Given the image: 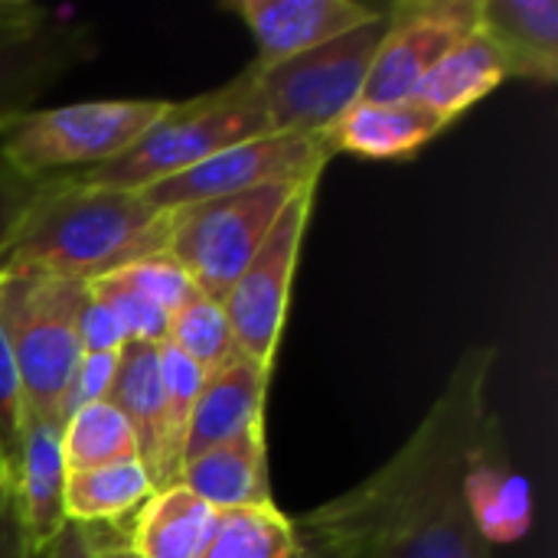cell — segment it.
<instances>
[{
    "label": "cell",
    "instance_id": "cell-21",
    "mask_svg": "<svg viewBox=\"0 0 558 558\" xmlns=\"http://www.w3.org/2000/svg\"><path fill=\"white\" fill-rule=\"evenodd\" d=\"M105 402H111L131 425L137 441V458L154 481L157 448H160V412H163L160 343L128 340L118 350V366Z\"/></svg>",
    "mask_w": 558,
    "mask_h": 558
},
{
    "label": "cell",
    "instance_id": "cell-34",
    "mask_svg": "<svg viewBox=\"0 0 558 558\" xmlns=\"http://www.w3.org/2000/svg\"><path fill=\"white\" fill-rule=\"evenodd\" d=\"M0 558H33L10 494H0Z\"/></svg>",
    "mask_w": 558,
    "mask_h": 558
},
{
    "label": "cell",
    "instance_id": "cell-1",
    "mask_svg": "<svg viewBox=\"0 0 558 558\" xmlns=\"http://www.w3.org/2000/svg\"><path fill=\"white\" fill-rule=\"evenodd\" d=\"M497 347L474 343L405 445L353 490L294 520L298 536L347 558H386L445 497L464 484L471 448L490 415Z\"/></svg>",
    "mask_w": 558,
    "mask_h": 558
},
{
    "label": "cell",
    "instance_id": "cell-18",
    "mask_svg": "<svg viewBox=\"0 0 558 558\" xmlns=\"http://www.w3.org/2000/svg\"><path fill=\"white\" fill-rule=\"evenodd\" d=\"M445 128L448 124L412 98L356 101L324 137L333 154H353L363 160H409Z\"/></svg>",
    "mask_w": 558,
    "mask_h": 558
},
{
    "label": "cell",
    "instance_id": "cell-35",
    "mask_svg": "<svg viewBox=\"0 0 558 558\" xmlns=\"http://www.w3.org/2000/svg\"><path fill=\"white\" fill-rule=\"evenodd\" d=\"M46 16V7L39 3H29V0H0V33H10V29H23L36 20Z\"/></svg>",
    "mask_w": 558,
    "mask_h": 558
},
{
    "label": "cell",
    "instance_id": "cell-8",
    "mask_svg": "<svg viewBox=\"0 0 558 558\" xmlns=\"http://www.w3.org/2000/svg\"><path fill=\"white\" fill-rule=\"evenodd\" d=\"M333 147L324 134H268L235 144L177 177L137 190L157 209H186L262 186H304L320 183Z\"/></svg>",
    "mask_w": 558,
    "mask_h": 558
},
{
    "label": "cell",
    "instance_id": "cell-3",
    "mask_svg": "<svg viewBox=\"0 0 558 558\" xmlns=\"http://www.w3.org/2000/svg\"><path fill=\"white\" fill-rule=\"evenodd\" d=\"M88 284L33 268H0V330L16 363L26 418L62 425L69 379L82 360L75 337Z\"/></svg>",
    "mask_w": 558,
    "mask_h": 558
},
{
    "label": "cell",
    "instance_id": "cell-2",
    "mask_svg": "<svg viewBox=\"0 0 558 558\" xmlns=\"http://www.w3.org/2000/svg\"><path fill=\"white\" fill-rule=\"evenodd\" d=\"M177 209L150 206L137 190L88 186L69 173L46 177L16 226L0 268H33L95 281L170 252Z\"/></svg>",
    "mask_w": 558,
    "mask_h": 558
},
{
    "label": "cell",
    "instance_id": "cell-16",
    "mask_svg": "<svg viewBox=\"0 0 558 558\" xmlns=\"http://www.w3.org/2000/svg\"><path fill=\"white\" fill-rule=\"evenodd\" d=\"M507 78L553 85L558 78L556 0H481V26Z\"/></svg>",
    "mask_w": 558,
    "mask_h": 558
},
{
    "label": "cell",
    "instance_id": "cell-37",
    "mask_svg": "<svg viewBox=\"0 0 558 558\" xmlns=\"http://www.w3.org/2000/svg\"><path fill=\"white\" fill-rule=\"evenodd\" d=\"M0 494H10V461L0 448Z\"/></svg>",
    "mask_w": 558,
    "mask_h": 558
},
{
    "label": "cell",
    "instance_id": "cell-28",
    "mask_svg": "<svg viewBox=\"0 0 558 558\" xmlns=\"http://www.w3.org/2000/svg\"><path fill=\"white\" fill-rule=\"evenodd\" d=\"M131 288H137L144 298H150L157 307H163L167 314H173L190 294H196L190 275L173 262L170 252L163 255H154V258H144L137 265H128L118 271Z\"/></svg>",
    "mask_w": 558,
    "mask_h": 558
},
{
    "label": "cell",
    "instance_id": "cell-22",
    "mask_svg": "<svg viewBox=\"0 0 558 558\" xmlns=\"http://www.w3.org/2000/svg\"><path fill=\"white\" fill-rule=\"evenodd\" d=\"M154 494V481L141 458L75 471L65 477V520L75 526H114L137 513Z\"/></svg>",
    "mask_w": 558,
    "mask_h": 558
},
{
    "label": "cell",
    "instance_id": "cell-23",
    "mask_svg": "<svg viewBox=\"0 0 558 558\" xmlns=\"http://www.w3.org/2000/svg\"><path fill=\"white\" fill-rule=\"evenodd\" d=\"M203 369L177 353L170 343H160V379H163V412H160V448L154 468V490L180 484L183 448L190 435L193 405L203 386Z\"/></svg>",
    "mask_w": 558,
    "mask_h": 558
},
{
    "label": "cell",
    "instance_id": "cell-29",
    "mask_svg": "<svg viewBox=\"0 0 558 558\" xmlns=\"http://www.w3.org/2000/svg\"><path fill=\"white\" fill-rule=\"evenodd\" d=\"M114 366H118V353H85L69 379L65 389V402H62V422L95 402L108 399L111 379H114Z\"/></svg>",
    "mask_w": 558,
    "mask_h": 558
},
{
    "label": "cell",
    "instance_id": "cell-27",
    "mask_svg": "<svg viewBox=\"0 0 558 558\" xmlns=\"http://www.w3.org/2000/svg\"><path fill=\"white\" fill-rule=\"evenodd\" d=\"M88 294L118 317L128 340H137V343H163L167 340L170 314L163 307H157L150 298H144L137 288H131L118 271L88 281Z\"/></svg>",
    "mask_w": 558,
    "mask_h": 558
},
{
    "label": "cell",
    "instance_id": "cell-5",
    "mask_svg": "<svg viewBox=\"0 0 558 558\" xmlns=\"http://www.w3.org/2000/svg\"><path fill=\"white\" fill-rule=\"evenodd\" d=\"M170 105L167 98H98L33 108L0 124V157L33 180L95 170L128 154Z\"/></svg>",
    "mask_w": 558,
    "mask_h": 558
},
{
    "label": "cell",
    "instance_id": "cell-25",
    "mask_svg": "<svg viewBox=\"0 0 558 558\" xmlns=\"http://www.w3.org/2000/svg\"><path fill=\"white\" fill-rule=\"evenodd\" d=\"M62 461L65 471H92L137 458V441L124 415L111 402H95L72 412L62 422Z\"/></svg>",
    "mask_w": 558,
    "mask_h": 558
},
{
    "label": "cell",
    "instance_id": "cell-15",
    "mask_svg": "<svg viewBox=\"0 0 558 558\" xmlns=\"http://www.w3.org/2000/svg\"><path fill=\"white\" fill-rule=\"evenodd\" d=\"M268 379H271V369L252 363L245 353H239L226 366L206 373L196 405H193L183 464L235 435H245V432L265 425Z\"/></svg>",
    "mask_w": 558,
    "mask_h": 558
},
{
    "label": "cell",
    "instance_id": "cell-10",
    "mask_svg": "<svg viewBox=\"0 0 558 558\" xmlns=\"http://www.w3.org/2000/svg\"><path fill=\"white\" fill-rule=\"evenodd\" d=\"M363 101H405L418 82L481 26V0H399Z\"/></svg>",
    "mask_w": 558,
    "mask_h": 558
},
{
    "label": "cell",
    "instance_id": "cell-26",
    "mask_svg": "<svg viewBox=\"0 0 558 558\" xmlns=\"http://www.w3.org/2000/svg\"><path fill=\"white\" fill-rule=\"evenodd\" d=\"M163 343H170L177 353H183L203 373H213V369H219L239 356V347H235V337H232V327H229L222 304L199 294V291L190 294L170 314Z\"/></svg>",
    "mask_w": 558,
    "mask_h": 558
},
{
    "label": "cell",
    "instance_id": "cell-9",
    "mask_svg": "<svg viewBox=\"0 0 558 558\" xmlns=\"http://www.w3.org/2000/svg\"><path fill=\"white\" fill-rule=\"evenodd\" d=\"M317 186L320 183H304L288 199L275 229L268 232V239L262 242V248L255 252V258L248 262V268L239 275V281L222 301L239 353H245L252 363L265 369H275V356L288 320L291 281L314 213Z\"/></svg>",
    "mask_w": 558,
    "mask_h": 558
},
{
    "label": "cell",
    "instance_id": "cell-17",
    "mask_svg": "<svg viewBox=\"0 0 558 558\" xmlns=\"http://www.w3.org/2000/svg\"><path fill=\"white\" fill-rule=\"evenodd\" d=\"M180 484L206 500L216 513L271 504L265 425L190 458L180 471Z\"/></svg>",
    "mask_w": 558,
    "mask_h": 558
},
{
    "label": "cell",
    "instance_id": "cell-4",
    "mask_svg": "<svg viewBox=\"0 0 558 558\" xmlns=\"http://www.w3.org/2000/svg\"><path fill=\"white\" fill-rule=\"evenodd\" d=\"M268 134H275V128L255 101L245 75L239 72L222 88H213L190 101H173L170 111L118 160L69 177L88 186L147 190L235 144Z\"/></svg>",
    "mask_w": 558,
    "mask_h": 558
},
{
    "label": "cell",
    "instance_id": "cell-30",
    "mask_svg": "<svg viewBox=\"0 0 558 558\" xmlns=\"http://www.w3.org/2000/svg\"><path fill=\"white\" fill-rule=\"evenodd\" d=\"M43 183H46V177L43 180L23 177L0 157V262L7 255V245H10L16 226L23 222V216L29 209V203L39 196Z\"/></svg>",
    "mask_w": 558,
    "mask_h": 558
},
{
    "label": "cell",
    "instance_id": "cell-6",
    "mask_svg": "<svg viewBox=\"0 0 558 558\" xmlns=\"http://www.w3.org/2000/svg\"><path fill=\"white\" fill-rule=\"evenodd\" d=\"M386 29L389 13L383 10L373 23L271 69L248 65L242 75L275 134H327L356 101H363Z\"/></svg>",
    "mask_w": 558,
    "mask_h": 558
},
{
    "label": "cell",
    "instance_id": "cell-14",
    "mask_svg": "<svg viewBox=\"0 0 558 558\" xmlns=\"http://www.w3.org/2000/svg\"><path fill=\"white\" fill-rule=\"evenodd\" d=\"M464 500L490 546L520 543L533 526V494L526 477L510 461L504 428L490 412L464 471Z\"/></svg>",
    "mask_w": 558,
    "mask_h": 558
},
{
    "label": "cell",
    "instance_id": "cell-20",
    "mask_svg": "<svg viewBox=\"0 0 558 558\" xmlns=\"http://www.w3.org/2000/svg\"><path fill=\"white\" fill-rule=\"evenodd\" d=\"M500 82H507V69L490 39L477 29L418 82L412 101L432 111L441 124H451L468 108L484 101Z\"/></svg>",
    "mask_w": 558,
    "mask_h": 558
},
{
    "label": "cell",
    "instance_id": "cell-31",
    "mask_svg": "<svg viewBox=\"0 0 558 558\" xmlns=\"http://www.w3.org/2000/svg\"><path fill=\"white\" fill-rule=\"evenodd\" d=\"M23 422H26L23 389H20L16 363H13L10 347H7L3 330H0V448H3V454H7V461H10L13 451H16Z\"/></svg>",
    "mask_w": 558,
    "mask_h": 558
},
{
    "label": "cell",
    "instance_id": "cell-13",
    "mask_svg": "<svg viewBox=\"0 0 558 558\" xmlns=\"http://www.w3.org/2000/svg\"><path fill=\"white\" fill-rule=\"evenodd\" d=\"M62 425L26 418L10 458V500L20 517L33 558H39L69 526L65 520V461Z\"/></svg>",
    "mask_w": 558,
    "mask_h": 558
},
{
    "label": "cell",
    "instance_id": "cell-36",
    "mask_svg": "<svg viewBox=\"0 0 558 558\" xmlns=\"http://www.w3.org/2000/svg\"><path fill=\"white\" fill-rule=\"evenodd\" d=\"M298 539H301V558H347L340 556L337 549L324 546V543H314V539H304V536H298Z\"/></svg>",
    "mask_w": 558,
    "mask_h": 558
},
{
    "label": "cell",
    "instance_id": "cell-19",
    "mask_svg": "<svg viewBox=\"0 0 558 558\" xmlns=\"http://www.w3.org/2000/svg\"><path fill=\"white\" fill-rule=\"evenodd\" d=\"M216 523V510L183 484L154 490L134 513L128 533L131 558H199Z\"/></svg>",
    "mask_w": 558,
    "mask_h": 558
},
{
    "label": "cell",
    "instance_id": "cell-32",
    "mask_svg": "<svg viewBox=\"0 0 558 558\" xmlns=\"http://www.w3.org/2000/svg\"><path fill=\"white\" fill-rule=\"evenodd\" d=\"M75 337H78V347H82V356L85 353H118L128 337L118 324V317L98 304L92 294L85 298V304L78 307V317H75Z\"/></svg>",
    "mask_w": 558,
    "mask_h": 558
},
{
    "label": "cell",
    "instance_id": "cell-24",
    "mask_svg": "<svg viewBox=\"0 0 558 558\" xmlns=\"http://www.w3.org/2000/svg\"><path fill=\"white\" fill-rule=\"evenodd\" d=\"M199 558H301V539L275 504L219 510Z\"/></svg>",
    "mask_w": 558,
    "mask_h": 558
},
{
    "label": "cell",
    "instance_id": "cell-12",
    "mask_svg": "<svg viewBox=\"0 0 558 558\" xmlns=\"http://www.w3.org/2000/svg\"><path fill=\"white\" fill-rule=\"evenodd\" d=\"M222 10L235 13L252 29L258 46L252 65L271 69L373 23L386 7L360 0H226Z\"/></svg>",
    "mask_w": 558,
    "mask_h": 558
},
{
    "label": "cell",
    "instance_id": "cell-33",
    "mask_svg": "<svg viewBox=\"0 0 558 558\" xmlns=\"http://www.w3.org/2000/svg\"><path fill=\"white\" fill-rule=\"evenodd\" d=\"M39 558H131L124 543H105L98 539L88 526L69 523L62 536L43 553Z\"/></svg>",
    "mask_w": 558,
    "mask_h": 558
},
{
    "label": "cell",
    "instance_id": "cell-11",
    "mask_svg": "<svg viewBox=\"0 0 558 558\" xmlns=\"http://www.w3.org/2000/svg\"><path fill=\"white\" fill-rule=\"evenodd\" d=\"M95 26L46 10L43 20L0 33V124L33 111L62 75L95 59Z\"/></svg>",
    "mask_w": 558,
    "mask_h": 558
},
{
    "label": "cell",
    "instance_id": "cell-7",
    "mask_svg": "<svg viewBox=\"0 0 558 558\" xmlns=\"http://www.w3.org/2000/svg\"><path fill=\"white\" fill-rule=\"evenodd\" d=\"M298 190L301 186H262L177 209L170 239L173 262L190 275L199 294L222 304Z\"/></svg>",
    "mask_w": 558,
    "mask_h": 558
}]
</instances>
